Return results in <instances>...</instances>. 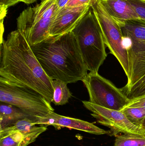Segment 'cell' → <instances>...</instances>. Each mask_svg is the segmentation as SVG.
I'll list each match as a JSON object with an SVG mask.
<instances>
[{
	"mask_svg": "<svg viewBox=\"0 0 145 146\" xmlns=\"http://www.w3.org/2000/svg\"><path fill=\"white\" fill-rule=\"evenodd\" d=\"M82 103L98 123L110 129L111 136H115L119 133L145 136L144 129L130 121L121 111L106 109L85 100Z\"/></svg>",
	"mask_w": 145,
	"mask_h": 146,
	"instance_id": "obj_9",
	"label": "cell"
},
{
	"mask_svg": "<svg viewBox=\"0 0 145 146\" xmlns=\"http://www.w3.org/2000/svg\"><path fill=\"white\" fill-rule=\"evenodd\" d=\"M114 146H145V136L131 134L117 135Z\"/></svg>",
	"mask_w": 145,
	"mask_h": 146,
	"instance_id": "obj_15",
	"label": "cell"
},
{
	"mask_svg": "<svg viewBox=\"0 0 145 146\" xmlns=\"http://www.w3.org/2000/svg\"><path fill=\"white\" fill-rule=\"evenodd\" d=\"M115 20L121 29L127 50L129 75L123 88H129L145 75V21Z\"/></svg>",
	"mask_w": 145,
	"mask_h": 146,
	"instance_id": "obj_5",
	"label": "cell"
},
{
	"mask_svg": "<svg viewBox=\"0 0 145 146\" xmlns=\"http://www.w3.org/2000/svg\"><path fill=\"white\" fill-rule=\"evenodd\" d=\"M26 117H31L18 107L9 104L1 102L0 129L9 127L19 120Z\"/></svg>",
	"mask_w": 145,
	"mask_h": 146,
	"instance_id": "obj_13",
	"label": "cell"
},
{
	"mask_svg": "<svg viewBox=\"0 0 145 146\" xmlns=\"http://www.w3.org/2000/svg\"><path fill=\"white\" fill-rule=\"evenodd\" d=\"M0 146H23L20 143L14 140L10 135L0 138Z\"/></svg>",
	"mask_w": 145,
	"mask_h": 146,
	"instance_id": "obj_19",
	"label": "cell"
},
{
	"mask_svg": "<svg viewBox=\"0 0 145 146\" xmlns=\"http://www.w3.org/2000/svg\"><path fill=\"white\" fill-rule=\"evenodd\" d=\"M58 11L54 0H43L20 14L17 19V30L25 37L30 47L50 37L49 30Z\"/></svg>",
	"mask_w": 145,
	"mask_h": 146,
	"instance_id": "obj_4",
	"label": "cell"
},
{
	"mask_svg": "<svg viewBox=\"0 0 145 146\" xmlns=\"http://www.w3.org/2000/svg\"><path fill=\"white\" fill-rule=\"evenodd\" d=\"M131 4L139 19L145 21V0H127Z\"/></svg>",
	"mask_w": 145,
	"mask_h": 146,
	"instance_id": "obj_17",
	"label": "cell"
},
{
	"mask_svg": "<svg viewBox=\"0 0 145 146\" xmlns=\"http://www.w3.org/2000/svg\"><path fill=\"white\" fill-rule=\"evenodd\" d=\"M35 124L46 127L52 126L57 128L66 127L96 135H111L110 130H104L92 123L83 120L60 115L54 111L50 112L43 117H37L35 119Z\"/></svg>",
	"mask_w": 145,
	"mask_h": 146,
	"instance_id": "obj_10",
	"label": "cell"
},
{
	"mask_svg": "<svg viewBox=\"0 0 145 146\" xmlns=\"http://www.w3.org/2000/svg\"><path fill=\"white\" fill-rule=\"evenodd\" d=\"M141 127L145 130V118L143 121V122H142Z\"/></svg>",
	"mask_w": 145,
	"mask_h": 146,
	"instance_id": "obj_23",
	"label": "cell"
},
{
	"mask_svg": "<svg viewBox=\"0 0 145 146\" xmlns=\"http://www.w3.org/2000/svg\"><path fill=\"white\" fill-rule=\"evenodd\" d=\"M91 7L86 5L65 7L59 11L52 22L49 30L50 36H58L72 31Z\"/></svg>",
	"mask_w": 145,
	"mask_h": 146,
	"instance_id": "obj_11",
	"label": "cell"
},
{
	"mask_svg": "<svg viewBox=\"0 0 145 146\" xmlns=\"http://www.w3.org/2000/svg\"><path fill=\"white\" fill-rule=\"evenodd\" d=\"M87 88L89 102L111 110L121 111L130 102L121 88L103 77L98 72L87 74L82 81Z\"/></svg>",
	"mask_w": 145,
	"mask_h": 146,
	"instance_id": "obj_7",
	"label": "cell"
},
{
	"mask_svg": "<svg viewBox=\"0 0 145 146\" xmlns=\"http://www.w3.org/2000/svg\"><path fill=\"white\" fill-rule=\"evenodd\" d=\"M54 1L58 7V12L60 10L65 7L66 5L70 0H54Z\"/></svg>",
	"mask_w": 145,
	"mask_h": 146,
	"instance_id": "obj_21",
	"label": "cell"
},
{
	"mask_svg": "<svg viewBox=\"0 0 145 146\" xmlns=\"http://www.w3.org/2000/svg\"><path fill=\"white\" fill-rule=\"evenodd\" d=\"M106 12L115 19L126 21L139 19L127 0H99Z\"/></svg>",
	"mask_w": 145,
	"mask_h": 146,
	"instance_id": "obj_12",
	"label": "cell"
},
{
	"mask_svg": "<svg viewBox=\"0 0 145 146\" xmlns=\"http://www.w3.org/2000/svg\"><path fill=\"white\" fill-rule=\"evenodd\" d=\"M20 2H23L26 4H31L37 1V0H18Z\"/></svg>",
	"mask_w": 145,
	"mask_h": 146,
	"instance_id": "obj_22",
	"label": "cell"
},
{
	"mask_svg": "<svg viewBox=\"0 0 145 146\" xmlns=\"http://www.w3.org/2000/svg\"><path fill=\"white\" fill-rule=\"evenodd\" d=\"M72 32L88 70L98 72L107 54L102 30L92 7Z\"/></svg>",
	"mask_w": 145,
	"mask_h": 146,
	"instance_id": "obj_3",
	"label": "cell"
},
{
	"mask_svg": "<svg viewBox=\"0 0 145 146\" xmlns=\"http://www.w3.org/2000/svg\"><path fill=\"white\" fill-rule=\"evenodd\" d=\"M92 7L100 25L106 45L110 53L117 59L128 77L129 64L127 50L121 27L106 12L99 0Z\"/></svg>",
	"mask_w": 145,
	"mask_h": 146,
	"instance_id": "obj_8",
	"label": "cell"
},
{
	"mask_svg": "<svg viewBox=\"0 0 145 146\" xmlns=\"http://www.w3.org/2000/svg\"><path fill=\"white\" fill-rule=\"evenodd\" d=\"M0 80L17 86L29 88L52 103V80L46 74L26 38L18 30L1 42Z\"/></svg>",
	"mask_w": 145,
	"mask_h": 146,
	"instance_id": "obj_1",
	"label": "cell"
},
{
	"mask_svg": "<svg viewBox=\"0 0 145 146\" xmlns=\"http://www.w3.org/2000/svg\"><path fill=\"white\" fill-rule=\"evenodd\" d=\"M31 48L43 71L52 80L75 83L82 81L88 74L72 31L50 36Z\"/></svg>",
	"mask_w": 145,
	"mask_h": 146,
	"instance_id": "obj_2",
	"label": "cell"
},
{
	"mask_svg": "<svg viewBox=\"0 0 145 146\" xmlns=\"http://www.w3.org/2000/svg\"><path fill=\"white\" fill-rule=\"evenodd\" d=\"M121 111L126 115L130 121L142 127L141 125L145 118V107H125Z\"/></svg>",
	"mask_w": 145,
	"mask_h": 146,
	"instance_id": "obj_16",
	"label": "cell"
},
{
	"mask_svg": "<svg viewBox=\"0 0 145 146\" xmlns=\"http://www.w3.org/2000/svg\"><path fill=\"white\" fill-rule=\"evenodd\" d=\"M54 89L53 98L52 103L56 106H62L69 102L72 96L67 86V83L60 80H52Z\"/></svg>",
	"mask_w": 145,
	"mask_h": 146,
	"instance_id": "obj_14",
	"label": "cell"
},
{
	"mask_svg": "<svg viewBox=\"0 0 145 146\" xmlns=\"http://www.w3.org/2000/svg\"><path fill=\"white\" fill-rule=\"evenodd\" d=\"M0 102L18 107L35 119L54 111L51 103L38 92L0 80Z\"/></svg>",
	"mask_w": 145,
	"mask_h": 146,
	"instance_id": "obj_6",
	"label": "cell"
},
{
	"mask_svg": "<svg viewBox=\"0 0 145 146\" xmlns=\"http://www.w3.org/2000/svg\"><path fill=\"white\" fill-rule=\"evenodd\" d=\"M126 107L145 108V96L131 100L129 104Z\"/></svg>",
	"mask_w": 145,
	"mask_h": 146,
	"instance_id": "obj_20",
	"label": "cell"
},
{
	"mask_svg": "<svg viewBox=\"0 0 145 146\" xmlns=\"http://www.w3.org/2000/svg\"><path fill=\"white\" fill-rule=\"evenodd\" d=\"M98 0H70L66 5L65 7L75 8L89 5L92 7Z\"/></svg>",
	"mask_w": 145,
	"mask_h": 146,
	"instance_id": "obj_18",
	"label": "cell"
}]
</instances>
